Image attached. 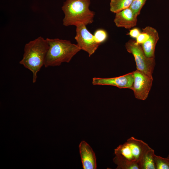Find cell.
I'll return each mask as SVG.
<instances>
[{
  "label": "cell",
  "instance_id": "obj_1",
  "mask_svg": "<svg viewBox=\"0 0 169 169\" xmlns=\"http://www.w3.org/2000/svg\"><path fill=\"white\" fill-rule=\"evenodd\" d=\"M150 147L143 141L131 137L114 150L117 169H141L143 155Z\"/></svg>",
  "mask_w": 169,
  "mask_h": 169
},
{
  "label": "cell",
  "instance_id": "obj_3",
  "mask_svg": "<svg viewBox=\"0 0 169 169\" xmlns=\"http://www.w3.org/2000/svg\"><path fill=\"white\" fill-rule=\"evenodd\" d=\"M46 39L49 49L44 61L45 67L59 66L63 63H69L81 50L77 44H72L69 40L58 38Z\"/></svg>",
  "mask_w": 169,
  "mask_h": 169
},
{
  "label": "cell",
  "instance_id": "obj_2",
  "mask_svg": "<svg viewBox=\"0 0 169 169\" xmlns=\"http://www.w3.org/2000/svg\"><path fill=\"white\" fill-rule=\"evenodd\" d=\"M49 45L46 40L40 36L26 44L19 64L33 73V82H36L38 73L44 65Z\"/></svg>",
  "mask_w": 169,
  "mask_h": 169
},
{
  "label": "cell",
  "instance_id": "obj_6",
  "mask_svg": "<svg viewBox=\"0 0 169 169\" xmlns=\"http://www.w3.org/2000/svg\"><path fill=\"white\" fill-rule=\"evenodd\" d=\"M76 35L74 38L80 49L92 55L100 45L95 40L94 35L87 29L86 25L79 24L76 26Z\"/></svg>",
  "mask_w": 169,
  "mask_h": 169
},
{
  "label": "cell",
  "instance_id": "obj_11",
  "mask_svg": "<svg viewBox=\"0 0 169 169\" xmlns=\"http://www.w3.org/2000/svg\"><path fill=\"white\" fill-rule=\"evenodd\" d=\"M147 33L149 38L141 45L146 56L150 58H155V51L156 44L159 39L158 32L154 28L147 26L142 29Z\"/></svg>",
  "mask_w": 169,
  "mask_h": 169
},
{
  "label": "cell",
  "instance_id": "obj_10",
  "mask_svg": "<svg viewBox=\"0 0 169 169\" xmlns=\"http://www.w3.org/2000/svg\"><path fill=\"white\" fill-rule=\"evenodd\" d=\"M79 148L83 169H96L95 155L89 145L85 141H82L79 144Z\"/></svg>",
  "mask_w": 169,
  "mask_h": 169
},
{
  "label": "cell",
  "instance_id": "obj_5",
  "mask_svg": "<svg viewBox=\"0 0 169 169\" xmlns=\"http://www.w3.org/2000/svg\"><path fill=\"white\" fill-rule=\"evenodd\" d=\"M127 51L133 55L135 61L137 70L152 77L155 65V58H150L145 55L141 45L133 40H130L125 44Z\"/></svg>",
  "mask_w": 169,
  "mask_h": 169
},
{
  "label": "cell",
  "instance_id": "obj_13",
  "mask_svg": "<svg viewBox=\"0 0 169 169\" xmlns=\"http://www.w3.org/2000/svg\"><path fill=\"white\" fill-rule=\"evenodd\" d=\"M133 0H111L110 9L114 13H116L122 10L129 8Z\"/></svg>",
  "mask_w": 169,
  "mask_h": 169
},
{
  "label": "cell",
  "instance_id": "obj_15",
  "mask_svg": "<svg viewBox=\"0 0 169 169\" xmlns=\"http://www.w3.org/2000/svg\"><path fill=\"white\" fill-rule=\"evenodd\" d=\"M94 35L95 41L100 44L105 42L108 37L107 32L102 29L97 30L94 33Z\"/></svg>",
  "mask_w": 169,
  "mask_h": 169
},
{
  "label": "cell",
  "instance_id": "obj_19",
  "mask_svg": "<svg viewBox=\"0 0 169 169\" xmlns=\"http://www.w3.org/2000/svg\"><path fill=\"white\" fill-rule=\"evenodd\" d=\"M167 157L169 159V154L168 155V156Z\"/></svg>",
  "mask_w": 169,
  "mask_h": 169
},
{
  "label": "cell",
  "instance_id": "obj_8",
  "mask_svg": "<svg viewBox=\"0 0 169 169\" xmlns=\"http://www.w3.org/2000/svg\"><path fill=\"white\" fill-rule=\"evenodd\" d=\"M134 79L133 72L123 75L110 78L94 77L92 84L94 85H107L115 86L119 88L131 89Z\"/></svg>",
  "mask_w": 169,
  "mask_h": 169
},
{
  "label": "cell",
  "instance_id": "obj_18",
  "mask_svg": "<svg viewBox=\"0 0 169 169\" xmlns=\"http://www.w3.org/2000/svg\"><path fill=\"white\" fill-rule=\"evenodd\" d=\"M141 33L138 28H134L130 30L127 34L132 38H136Z\"/></svg>",
  "mask_w": 169,
  "mask_h": 169
},
{
  "label": "cell",
  "instance_id": "obj_16",
  "mask_svg": "<svg viewBox=\"0 0 169 169\" xmlns=\"http://www.w3.org/2000/svg\"><path fill=\"white\" fill-rule=\"evenodd\" d=\"M146 0H133L129 8L137 15H139L141 10Z\"/></svg>",
  "mask_w": 169,
  "mask_h": 169
},
{
  "label": "cell",
  "instance_id": "obj_7",
  "mask_svg": "<svg viewBox=\"0 0 169 169\" xmlns=\"http://www.w3.org/2000/svg\"><path fill=\"white\" fill-rule=\"evenodd\" d=\"M133 72L134 80L131 89L136 98L145 100L148 97L152 85L153 78L138 70Z\"/></svg>",
  "mask_w": 169,
  "mask_h": 169
},
{
  "label": "cell",
  "instance_id": "obj_17",
  "mask_svg": "<svg viewBox=\"0 0 169 169\" xmlns=\"http://www.w3.org/2000/svg\"><path fill=\"white\" fill-rule=\"evenodd\" d=\"M149 35L147 33L142 30L136 38V43L138 44L141 45L147 40Z\"/></svg>",
  "mask_w": 169,
  "mask_h": 169
},
{
  "label": "cell",
  "instance_id": "obj_14",
  "mask_svg": "<svg viewBox=\"0 0 169 169\" xmlns=\"http://www.w3.org/2000/svg\"><path fill=\"white\" fill-rule=\"evenodd\" d=\"M156 169H169V159L163 158L156 155L155 156Z\"/></svg>",
  "mask_w": 169,
  "mask_h": 169
},
{
  "label": "cell",
  "instance_id": "obj_4",
  "mask_svg": "<svg viewBox=\"0 0 169 169\" xmlns=\"http://www.w3.org/2000/svg\"><path fill=\"white\" fill-rule=\"evenodd\" d=\"M90 0H66L62 7L65 26L84 24L86 26L94 21L95 13L89 9Z\"/></svg>",
  "mask_w": 169,
  "mask_h": 169
},
{
  "label": "cell",
  "instance_id": "obj_12",
  "mask_svg": "<svg viewBox=\"0 0 169 169\" xmlns=\"http://www.w3.org/2000/svg\"><path fill=\"white\" fill-rule=\"evenodd\" d=\"M154 150L150 147L144 153L140 162L141 169H156Z\"/></svg>",
  "mask_w": 169,
  "mask_h": 169
},
{
  "label": "cell",
  "instance_id": "obj_9",
  "mask_svg": "<svg viewBox=\"0 0 169 169\" xmlns=\"http://www.w3.org/2000/svg\"><path fill=\"white\" fill-rule=\"evenodd\" d=\"M115 14L114 22L117 27L129 29L136 25L138 15L130 8Z\"/></svg>",
  "mask_w": 169,
  "mask_h": 169
}]
</instances>
